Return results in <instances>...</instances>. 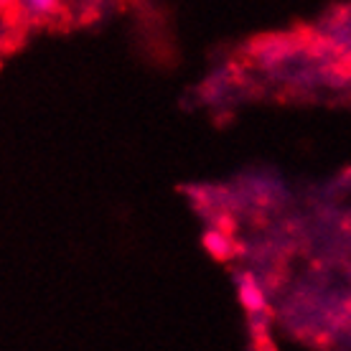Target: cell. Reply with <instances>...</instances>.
I'll return each instance as SVG.
<instances>
[{"mask_svg": "<svg viewBox=\"0 0 351 351\" xmlns=\"http://www.w3.org/2000/svg\"><path fill=\"white\" fill-rule=\"evenodd\" d=\"M237 298H239V303L250 311V313H263L265 306H267L263 285H260V282H257V278H252V275H242V278H239Z\"/></svg>", "mask_w": 351, "mask_h": 351, "instance_id": "obj_1", "label": "cell"}, {"mask_svg": "<svg viewBox=\"0 0 351 351\" xmlns=\"http://www.w3.org/2000/svg\"><path fill=\"white\" fill-rule=\"evenodd\" d=\"M23 8L36 18H46L59 8V0H23Z\"/></svg>", "mask_w": 351, "mask_h": 351, "instance_id": "obj_2", "label": "cell"}]
</instances>
